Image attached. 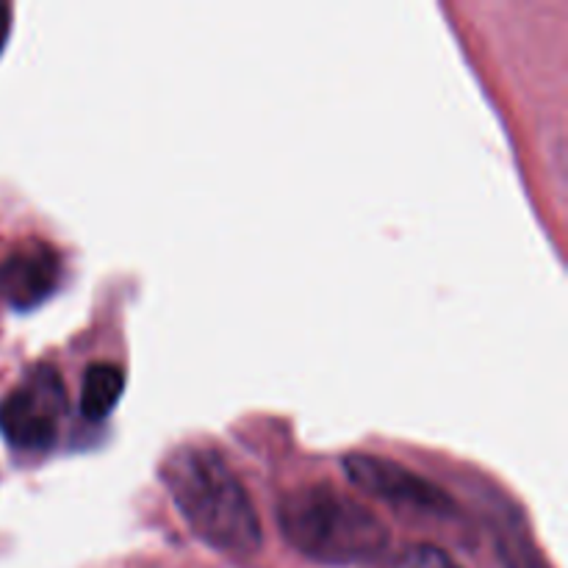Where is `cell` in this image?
Wrapping results in <instances>:
<instances>
[{
	"mask_svg": "<svg viewBox=\"0 0 568 568\" xmlns=\"http://www.w3.org/2000/svg\"><path fill=\"white\" fill-rule=\"evenodd\" d=\"M59 286V255L44 242H22L0 264V297L17 311L42 305Z\"/></svg>",
	"mask_w": 568,
	"mask_h": 568,
	"instance_id": "5b68a950",
	"label": "cell"
},
{
	"mask_svg": "<svg viewBox=\"0 0 568 568\" xmlns=\"http://www.w3.org/2000/svg\"><path fill=\"white\" fill-rule=\"evenodd\" d=\"M125 392V372L116 364H92L83 372L81 414L89 422H103Z\"/></svg>",
	"mask_w": 568,
	"mask_h": 568,
	"instance_id": "52a82bcc",
	"label": "cell"
},
{
	"mask_svg": "<svg viewBox=\"0 0 568 568\" xmlns=\"http://www.w3.org/2000/svg\"><path fill=\"white\" fill-rule=\"evenodd\" d=\"M491 527L503 568H549L538 544L532 541L525 519L516 510H494Z\"/></svg>",
	"mask_w": 568,
	"mask_h": 568,
	"instance_id": "8992f818",
	"label": "cell"
},
{
	"mask_svg": "<svg viewBox=\"0 0 568 568\" xmlns=\"http://www.w3.org/2000/svg\"><path fill=\"white\" fill-rule=\"evenodd\" d=\"M392 568H460L453 555L444 552L436 544H414L394 558Z\"/></svg>",
	"mask_w": 568,
	"mask_h": 568,
	"instance_id": "ba28073f",
	"label": "cell"
},
{
	"mask_svg": "<svg viewBox=\"0 0 568 568\" xmlns=\"http://www.w3.org/2000/svg\"><path fill=\"white\" fill-rule=\"evenodd\" d=\"M277 527L294 552L322 566H364L392 547L386 521L353 494L327 483L288 491L277 503Z\"/></svg>",
	"mask_w": 568,
	"mask_h": 568,
	"instance_id": "7a4b0ae2",
	"label": "cell"
},
{
	"mask_svg": "<svg viewBox=\"0 0 568 568\" xmlns=\"http://www.w3.org/2000/svg\"><path fill=\"white\" fill-rule=\"evenodd\" d=\"M9 28H11V9L6 3H0V53H3L6 39H9Z\"/></svg>",
	"mask_w": 568,
	"mask_h": 568,
	"instance_id": "9c48e42d",
	"label": "cell"
},
{
	"mask_svg": "<svg viewBox=\"0 0 568 568\" xmlns=\"http://www.w3.org/2000/svg\"><path fill=\"white\" fill-rule=\"evenodd\" d=\"M344 475L366 497H375L377 503L392 505V508L403 510V514H455L453 497L444 488L422 477L419 471L397 464V460L381 458V455L353 453L344 458Z\"/></svg>",
	"mask_w": 568,
	"mask_h": 568,
	"instance_id": "277c9868",
	"label": "cell"
},
{
	"mask_svg": "<svg viewBox=\"0 0 568 568\" xmlns=\"http://www.w3.org/2000/svg\"><path fill=\"white\" fill-rule=\"evenodd\" d=\"M161 483L189 530L227 558H253L261 549V521L247 488L220 449L183 444L161 464Z\"/></svg>",
	"mask_w": 568,
	"mask_h": 568,
	"instance_id": "6da1fadb",
	"label": "cell"
},
{
	"mask_svg": "<svg viewBox=\"0 0 568 568\" xmlns=\"http://www.w3.org/2000/svg\"><path fill=\"white\" fill-rule=\"evenodd\" d=\"M64 408L67 394L59 372L39 364L0 399V433L17 449H48Z\"/></svg>",
	"mask_w": 568,
	"mask_h": 568,
	"instance_id": "3957f363",
	"label": "cell"
}]
</instances>
